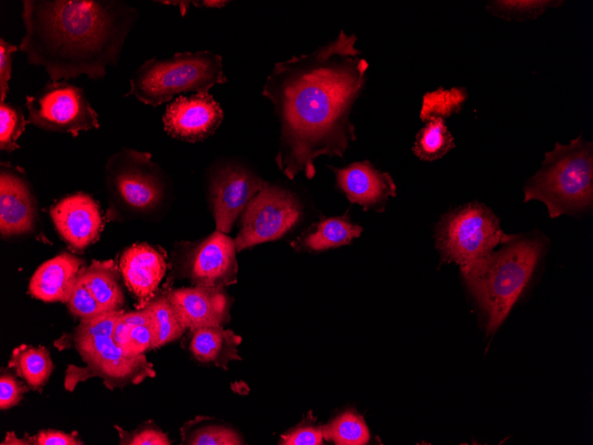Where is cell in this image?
I'll return each mask as SVG.
<instances>
[{
	"label": "cell",
	"mask_w": 593,
	"mask_h": 445,
	"mask_svg": "<svg viewBox=\"0 0 593 445\" xmlns=\"http://www.w3.org/2000/svg\"><path fill=\"white\" fill-rule=\"evenodd\" d=\"M357 36L337 37L308 54L277 62L262 95L273 105L281 124L275 162L289 179L316 173L320 155L344 154L356 139L350 115L366 83L368 63L360 58Z\"/></svg>",
	"instance_id": "cell-1"
},
{
	"label": "cell",
	"mask_w": 593,
	"mask_h": 445,
	"mask_svg": "<svg viewBox=\"0 0 593 445\" xmlns=\"http://www.w3.org/2000/svg\"><path fill=\"white\" fill-rule=\"evenodd\" d=\"M21 17L20 50L28 64L51 81H98L118 64L138 12L119 0H23Z\"/></svg>",
	"instance_id": "cell-2"
},
{
	"label": "cell",
	"mask_w": 593,
	"mask_h": 445,
	"mask_svg": "<svg viewBox=\"0 0 593 445\" xmlns=\"http://www.w3.org/2000/svg\"><path fill=\"white\" fill-rule=\"evenodd\" d=\"M500 250L460 267L484 312L488 333L495 331L528 282L544 244L539 238L512 235Z\"/></svg>",
	"instance_id": "cell-3"
},
{
	"label": "cell",
	"mask_w": 593,
	"mask_h": 445,
	"mask_svg": "<svg viewBox=\"0 0 593 445\" xmlns=\"http://www.w3.org/2000/svg\"><path fill=\"white\" fill-rule=\"evenodd\" d=\"M592 149L581 136L568 145L556 142L554 149L545 153L541 169L525 185L524 202L544 203L552 219L588 208L593 198Z\"/></svg>",
	"instance_id": "cell-4"
},
{
	"label": "cell",
	"mask_w": 593,
	"mask_h": 445,
	"mask_svg": "<svg viewBox=\"0 0 593 445\" xmlns=\"http://www.w3.org/2000/svg\"><path fill=\"white\" fill-rule=\"evenodd\" d=\"M226 82L220 55L210 51L178 52L168 59L145 60L132 75L125 96L157 107L176 95L209 92L214 85Z\"/></svg>",
	"instance_id": "cell-5"
},
{
	"label": "cell",
	"mask_w": 593,
	"mask_h": 445,
	"mask_svg": "<svg viewBox=\"0 0 593 445\" xmlns=\"http://www.w3.org/2000/svg\"><path fill=\"white\" fill-rule=\"evenodd\" d=\"M511 236L502 232L493 211L478 202L447 213L436 228L437 247L442 258L460 267L487 255Z\"/></svg>",
	"instance_id": "cell-6"
},
{
	"label": "cell",
	"mask_w": 593,
	"mask_h": 445,
	"mask_svg": "<svg viewBox=\"0 0 593 445\" xmlns=\"http://www.w3.org/2000/svg\"><path fill=\"white\" fill-rule=\"evenodd\" d=\"M74 343L87 366L68 367L65 379V388L68 391L73 390L79 381L93 376L104 379L110 389L139 384L155 376L153 364L144 354H127L110 337H96Z\"/></svg>",
	"instance_id": "cell-7"
},
{
	"label": "cell",
	"mask_w": 593,
	"mask_h": 445,
	"mask_svg": "<svg viewBox=\"0 0 593 445\" xmlns=\"http://www.w3.org/2000/svg\"><path fill=\"white\" fill-rule=\"evenodd\" d=\"M28 123L43 130L67 132L99 127V115L83 90L66 81L47 83L36 94L26 96Z\"/></svg>",
	"instance_id": "cell-8"
},
{
	"label": "cell",
	"mask_w": 593,
	"mask_h": 445,
	"mask_svg": "<svg viewBox=\"0 0 593 445\" xmlns=\"http://www.w3.org/2000/svg\"><path fill=\"white\" fill-rule=\"evenodd\" d=\"M241 215L234 239L237 251L283 236L300 219L302 207L289 190L265 181Z\"/></svg>",
	"instance_id": "cell-9"
},
{
	"label": "cell",
	"mask_w": 593,
	"mask_h": 445,
	"mask_svg": "<svg viewBox=\"0 0 593 445\" xmlns=\"http://www.w3.org/2000/svg\"><path fill=\"white\" fill-rule=\"evenodd\" d=\"M107 182L119 201L136 211L154 209L165 195L164 181L147 153L125 151L114 157Z\"/></svg>",
	"instance_id": "cell-10"
},
{
	"label": "cell",
	"mask_w": 593,
	"mask_h": 445,
	"mask_svg": "<svg viewBox=\"0 0 593 445\" xmlns=\"http://www.w3.org/2000/svg\"><path fill=\"white\" fill-rule=\"evenodd\" d=\"M265 184L258 175L234 163L220 165L210 178L209 195L216 231L227 234Z\"/></svg>",
	"instance_id": "cell-11"
},
{
	"label": "cell",
	"mask_w": 593,
	"mask_h": 445,
	"mask_svg": "<svg viewBox=\"0 0 593 445\" xmlns=\"http://www.w3.org/2000/svg\"><path fill=\"white\" fill-rule=\"evenodd\" d=\"M223 119L220 104L209 92L178 96L167 105L162 115L165 131L187 142L207 139L217 130Z\"/></svg>",
	"instance_id": "cell-12"
},
{
	"label": "cell",
	"mask_w": 593,
	"mask_h": 445,
	"mask_svg": "<svg viewBox=\"0 0 593 445\" xmlns=\"http://www.w3.org/2000/svg\"><path fill=\"white\" fill-rule=\"evenodd\" d=\"M234 240L216 231L198 243L187 259L188 276L195 285L225 288L236 282Z\"/></svg>",
	"instance_id": "cell-13"
},
{
	"label": "cell",
	"mask_w": 593,
	"mask_h": 445,
	"mask_svg": "<svg viewBox=\"0 0 593 445\" xmlns=\"http://www.w3.org/2000/svg\"><path fill=\"white\" fill-rule=\"evenodd\" d=\"M166 294L186 330L223 327L230 319L231 300L225 288L196 285Z\"/></svg>",
	"instance_id": "cell-14"
},
{
	"label": "cell",
	"mask_w": 593,
	"mask_h": 445,
	"mask_svg": "<svg viewBox=\"0 0 593 445\" xmlns=\"http://www.w3.org/2000/svg\"><path fill=\"white\" fill-rule=\"evenodd\" d=\"M50 213L58 232L72 247L82 250L99 238L102 217L99 203L91 195L85 193L67 195Z\"/></svg>",
	"instance_id": "cell-15"
},
{
	"label": "cell",
	"mask_w": 593,
	"mask_h": 445,
	"mask_svg": "<svg viewBox=\"0 0 593 445\" xmlns=\"http://www.w3.org/2000/svg\"><path fill=\"white\" fill-rule=\"evenodd\" d=\"M329 168L335 173L336 187L352 203L363 206L365 211H383L389 197L397 194L391 176L377 171L368 161Z\"/></svg>",
	"instance_id": "cell-16"
},
{
	"label": "cell",
	"mask_w": 593,
	"mask_h": 445,
	"mask_svg": "<svg viewBox=\"0 0 593 445\" xmlns=\"http://www.w3.org/2000/svg\"><path fill=\"white\" fill-rule=\"evenodd\" d=\"M0 174V230L5 236L32 230L36 199L20 172L2 164Z\"/></svg>",
	"instance_id": "cell-17"
},
{
	"label": "cell",
	"mask_w": 593,
	"mask_h": 445,
	"mask_svg": "<svg viewBox=\"0 0 593 445\" xmlns=\"http://www.w3.org/2000/svg\"><path fill=\"white\" fill-rule=\"evenodd\" d=\"M119 267L127 288L138 298L142 308L154 298L167 265L160 251L138 243L124 250Z\"/></svg>",
	"instance_id": "cell-18"
},
{
	"label": "cell",
	"mask_w": 593,
	"mask_h": 445,
	"mask_svg": "<svg viewBox=\"0 0 593 445\" xmlns=\"http://www.w3.org/2000/svg\"><path fill=\"white\" fill-rule=\"evenodd\" d=\"M83 261L63 253L42 264L29 282L30 294L44 302H68Z\"/></svg>",
	"instance_id": "cell-19"
},
{
	"label": "cell",
	"mask_w": 593,
	"mask_h": 445,
	"mask_svg": "<svg viewBox=\"0 0 593 445\" xmlns=\"http://www.w3.org/2000/svg\"><path fill=\"white\" fill-rule=\"evenodd\" d=\"M193 331L190 351L200 362L227 369V364L241 360L238 346L241 336L223 327H204Z\"/></svg>",
	"instance_id": "cell-20"
},
{
	"label": "cell",
	"mask_w": 593,
	"mask_h": 445,
	"mask_svg": "<svg viewBox=\"0 0 593 445\" xmlns=\"http://www.w3.org/2000/svg\"><path fill=\"white\" fill-rule=\"evenodd\" d=\"M362 228L347 217H332L313 224L308 231L292 242L296 249L320 251L350 243Z\"/></svg>",
	"instance_id": "cell-21"
},
{
	"label": "cell",
	"mask_w": 593,
	"mask_h": 445,
	"mask_svg": "<svg viewBox=\"0 0 593 445\" xmlns=\"http://www.w3.org/2000/svg\"><path fill=\"white\" fill-rule=\"evenodd\" d=\"M83 279L97 301L106 311L121 310L124 297L119 284V271L112 260H93L83 268Z\"/></svg>",
	"instance_id": "cell-22"
},
{
	"label": "cell",
	"mask_w": 593,
	"mask_h": 445,
	"mask_svg": "<svg viewBox=\"0 0 593 445\" xmlns=\"http://www.w3.org/2000/svg\"><path fill=\"white\" fill-rule=\"evenodd\" d=\"M9 365L33 389L42 387L53 370L49 352L43 346L23 345L15 348Z\"/></svg>",
	"instance_id": "cell-23"
},
{
	"label": "cell",
	"mask_w": 593,
	"mask_h": 445,
	"mask_svg": "<svg viewBox=\"0 0 593 445\" xmlns=\"http://www.w3.org/2000/svg\"><path fill=\"white\" fill-rule=\"evenodd\" d=\"M454 147V137L444 119L433 117L417 132L412 150L420 160L432 162L440 159Z\"/></svg>",
	"instance_id": "cell-24"
},
{
	"label": "cell",
	"mask_w": 593,
	"mask_h": 445,
	"mask_svg": "<svg viewBox=\"0 0 593 445\" xmlns=\"http://www.w3.org/2000/svg\"><path fill=\"white\" fill-rule=\"evenodd\" d=\"M146 306L152 314L154 332L153 348L178 339L186 330L167 294L153 298Z\"/></svg>",
	"instance_id": "cell-25"
},
{
	"label": "cell",
	"mask_w": 593,
	"mask_h": 445,
	"mask_svg": "<svg viewBox=\"0 0 593 445\" xmlns=\"http://www.w3.org/2000/svg\"><path fill=\"white\" fill-rule=\"evenodd\" d=\"M324 439L337 445H364L369 440L368 426L363 418L352 410L337 416L323 426Z\"/></svg>",
	"instance_id": "cell-26"
},
{
	"label": "cell",
	"mask_w": 593,
	"mask_h": 445,
	"mask_svg": "<svg viewBox=\"0 0 593 445\" xmlns=\"http://www.w3.org/2000/svg\"><path fill=\"white\" fill-rule=\"evenodd\" d=\"M466 99L463 89L453 88L449 91L439 87L433 92L423 96L420 117L428 121L433 117H448L461 110L462 104Z\"/></svg>",
	"instance_id": "cell-27"
},
{
	"label": "cell",
	"mask_w": 593,
	"mask_h": 445,
	"mask_svg": "<svg viewBox=\"0 0 593 445\" xmlns=\"http://www.w3.org/2000/svg\"><path fill=\"white\" fill-rule=\"evenodd\" d=\"M558 1H493L486 6L487 11L506 20H524L534 19L548 7L558 5Z\"/></svg>",
	"instance_id": "cell-28"
},
{
	"label": "cell",
	"mask_w": 593,
	"mask_h": 445,
	"mask_svg": "<svg viewBox=\"0 0 593 445\" xmlns=\"http://www.w3.org/2000/svg\"><path fill=\"white\" fill-rule=\"evenodd\" d=\"M28 123L20 107L0 102V148L6 152L19 148L17 139Z\"/></svg>",
	"instance_id": "cell-29"
},
{
	"label": "cell",
	"mask_w": 593,
	"mask_h": 445,
	"mask_svg": "<svg viewBox=\"0 0 593 445\" xmlns=\"http://www.w3.org/2000/svg\"><path fill=\"white\" fill-rule=\"evenodd\" d=\"M190 445H239L243 444L240 434L233 429L220 425H207L193 430L184 440Z\"/></svg>",
	"instance_id": "cell-30"
},
{
	"label": "cell",
	"mask_w": 593,
	"mask_h": 445,
	"mask_svg": "<svg viewBox=\"0 0 593 445\" xmlns=\"http://www.w3.org/2000/svg\"><path fill=\"white\" fill-rule=\"evenodd\" d=\"M123 313L121 310L107 311L98 315L81 320L74 335V342L96 337L112 338L118 318Z\"/></svg>",
	"instance_id": "cell-31"
},
{
	"label": "cell",
	"mask_w": 593,
	"mask_h": 445,
	"mask_svg": "<svg viewBox=\"0 0 593 445\" xmlns=\"http://www.w3.org/2000/svg\"><path fill=\"white\" fill-rule=\"evenodd\" d=\"M83 268L79 272L67 302L70 312L81 319L90 318L107 312L85 284L82 275Z\"/></svg>",
	"instance_id": "cell-32"
},
{
	"label": "cell",
	"mask_w": 593,
	"mask_h": 445,
	"mask_svg": "<svg viewBox=\"0 0 593 445\" xmlns=\"http://www.w3.org/2000/svg\"><path fill=\"white\" fill-rule=\"evenodd\" d=\"M154 332L153 321L130 328L128 341L123 350L130 354H142L153 349Z\"/></svg>",
	"instance_id": "cell-33"
},
{
	"label": "cell",
	"mask_w": 593,
	"mask_h": 445,
	"mask_svg": "<svg viewBox=\"0 0 593 445\" xmlns=\"http://www.w3.org/2000/svg\"><path fill=\"white\" fill-rule=\"evenodd\" d=\"M323 426L302 425L281 436L283 445H320L323 443Z\"/></svg>",
	"instance_id": "cell-34"
},
{
	"label": "cell",
	"mask_w": 593,
	"mask_h": 445,
	"mask_svg": "<svg viewBox=\"0 0 593 445\" xmlns=\"http://www.w3.org/2000/svg\"><path fill=\"white\" fill-rule=\"evenodd\" d=\"M18 46L0 39V102H4L9 91V81L12 69V57Z\"/></svg>",
	"instance_id": "cell-35"
},
{
	"label": "cell",
	"mask_w": 593,
	"mask_h": 445,
	"mask_svg": "<svg viewBox=\"0 0 593 445\" xmlns=\"http://www.w3.org/2000/svg\"><path fill=\"white\" fill-rule=\"evenodd\" d=\"M25 389L10 373H2L0 377V409H7L17 405Z\"/></svg>",
	"instance_id": "cell-36"
},
{
	"label": "cell",
	"mask_w": 593,
	"mask_h": 445,
	"mask_svg": "<svg viewBox=\"0 0 593 445\" xmlns=\"http://www.w3.org/2000/svg\"><path fill=\"white\" fill-rule=\"evenodd\" d=\"M127 437L121 440V444L130 445H170L166 433L155 427H146L134 433H124Z\"/></svg>",
	"instance_id": "cell-37"
},
{
	"label": "cell",
	"mask_w": 593,
	"mask_h": 445,
	"mask_svg": "<svg viewBox=\"0 0 593 445\" xmlns=\"http://www.w3.org/2000/svg\"><path fill=\"white\" fill-rule=\"evenodd\" d=\"M35 445H82L75 434L66 433L59 430H41L31 440Z\"/></svg>",
	"instance_id": "cell-38"
},
{
	"label": "cell",
	"mask_w": 593,
	"mask_h": 445,
	"mask_svg": "<svg viewBox=\"0 0 593 445\" xmlns=\"http://www.w3.org/2000/svg\"><path fill=\"white\" fill-rule=\"evenodd\" d=\"M122 314L115 326L112 339L117 346L123 349L128 341L131 327L122 319Z\"/></svg>",
	"instance_id": "cell-39"
},
{
	"label": "cell",
	"mask_w": 593,
	"mask_h": 445,
	"mask_svg": "<svg viewBox=\"0 0 593 445\" xmlns=\"http://www.w3.org/2000/svg\"><path fill=\"white\" fill-rule=\"evenodd\" d=\"M194 6L206 8H221L225 6L230 1L222 0H203V1H191Z\"/></svg>",
	"instance_id": "cell-40"
},
{
	"label": "cell",
	"mask_w": 593,
	"mask_h": 445,
	"mask_svg": "<svg viewBox=\"0 0 593 445\" xmlns=\"http://www.w3.org/2000/svg\"><path fill=\"white\" fill-rule=\"evenodd\" d=\"M1 444L2 445H4V444H20L21 445V444H30V441L18 439L16 437V435L14 434V433H11L7 434L6 439Z\"/></svg>",
	"instance_id": "cell-41"
}]
</instances>
